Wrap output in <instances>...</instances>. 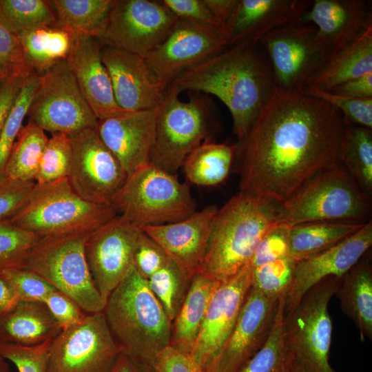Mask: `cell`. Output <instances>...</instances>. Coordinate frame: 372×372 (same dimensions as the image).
<instances>
[{"instance_id":"f6af8a7d","label":"cell","mask_w":372,"mask_h":372,"mask_svg":"<svg viewBox=\"0 0 372 372\" xmlns=\"http://www.w3.org/2000/svg\"><path fill=\"white\" fill-rule=\"evenodd\" d=\"M302 91L338 109L347 123L372 130V98L348 97L315 87H305Z\"/></svg>"},{"instance_id":"91938a15","label":"cell","mask_w":372,"mask_h":372,"mask_svg":"<svg viewBox=\"0 0 372 372\" xmlns=\"http://www.w3.org/2000/svg\"><path fill=\"white\" fill-rule=\"evenodd\" d=\"M16 295L8 282L0 276V320L17 302Z\"/></svg>"},{"instance_id":"e575fe53","label":"cell","mask_w":372,"mask_h":372,"mask_svg":"<svg viewBox=\"0 0 372 372\" xmlns=\"http://www.w3.org/2000/svg\"><path fill=\"white\" fill-rule=\"evenodd\" d=\"M339 161L364 191L372 194V130L347 123Z\"/></svg>"},{"instance_id":"9a60e30c","label":"cell","mask_w":372,"mask_h":372,"mask_svg":"<svg viewBox=\"0 0 372 372\" xmlns=\"http://www.w3.org/2000/svg\"><path fill=\"white\" fill-rule=\"evenodd\" d=\"M72 164L68 180L74 191L91 203L112 206L127 174L99 137L96 128L70 135Z\"/></svg>"},{"instance_id":"6f0895ef","label":"cell","mask_w":372,"mask_h":372,"mask_svg":"<svg viewBox=\"0 0 372 372\" xmlns=\"http://www.w3.org/2000/svg\"><path fill=\"white\" fill-rule=\"evenodd\" d=\"M205 2L216 20L226 28L239 0H205Z\"/></svg>"},{"instance_id":"ee69618b","label":"cell","mask_w":372,"mask_h":372,"mask_svg":"<svg viewBox=\"0 0 372 372\" xmlns=\"http://www.w3.org/2000/svg\"><path fill=\"white\" fill-rule=\"evenodd\" d=\"M37 74L28 65L18 37L0 17V80H24Z\"/></svg>"},{"instance_id":"d6a6232c","label":"cell","mask_w":372,"mask_h":372,"mask_svg":"<svg viewBox=\"0 0 372 372\" xmlns=\"http://www.w3.org/2000/svg\"><path fill=\"white\" fill-rule=\"evenodd\" d=\"M364 224L320 221L293 225L290 229V256L298 262L316 255L349 237Z\"/></svg>"},{"instance_id":"f1b7e54d","label":"cell","mask_w":372,"mask_h":372,"mask_svg":"<svg viewBox=\"0 0 372 372\" xmlns=\"http://www.w3.org/2000/svg\"><path fill=\"white\" fill-rule=\"evenodd\" d=\"M220 282L196 273L173 320L170 344L191 353L200 333L211 296Z\"/></svg>"},{"instance_id":"83f0119b","label":"cell","mask_w":372,"mask_h":372,"mask_svg":"<svg viewBox=\"0 0 372 372\" xmlns=\"http://www.w3.org/2000/svg\"><path fill=\"white\" fill-rule=\"evenodd\" d=\"M364 256L341 278L335 294L341 310L358 329L362 342L372 340V265L371 258Z\"/></svg>"},{"instance_id":"836d02e7","label":"cell","mask_w":372,"mask_h":372,"mask_svg":"<svg viewBox=\"0 0 372 372\" xmlns=\"http://www.w3.org/2000/svg\"><path fill=\"white\" fill-rule=\"evenodd\" d=\"M56 17L53 26L72 34L99 38L103 34L114 0L49 1Z\"/></svg>"},{"instance_id":"94428289","label":"cell","mask_w":372,"mask_h":372,"mask_svg":"<svg viewBox=\"0 0 372 372\" xmlns=\"http://www.w3.org/2000/svg\"><path fill=\"white\" fill-rule=\"evenodd\" d=\"M0 372H12L7 360L0 355Z\"/></svg>"},{"instance_id":"9f6ffc18","label":"cell","mask_w":372,"mask_h":372,"mask_svg":"<svg viewBox=\"0 0 372 372\" xmlns=\"http://www.w3.org/2000/svg\"><path fill=\"white\" fill-rule=\"evenodd\" d=\"M23 80L8 79L0 83V134L9 110Z\"/></svg>"},{"instance_id":"816d5d0a","label":"cell","mask_w":372,"mask_h":372,"mask_svg":"<svg viewBox=\"0 0 372 372\" xmlns=\"http://www.w3.org/2000/svg\"><path fill=\"white\" fill-rule=\"evenodd\" d=\"M43 303L62 330L79 324L87 314L73 300L57 290L50 293Z\"/></svg>"},{"instance_id":"ffe728a7","label":"cell","mask_w":372,"mask_h":372,"mask_svg":"<svg viewBox=\"0 0 372 372\" xmlns=\"http://www.w3.org/2000/svg\"><path fill=\"white\" fill-rule=\"evenodd\" d=\"M101 54L121 109L138 111L157 107L169 84L157 77L144 57L106 44L102 45Z\"/></svg>"},{"instance_id":"c3c4849f","label":"cell","mask_w":372,"mask_h":372,"mask_svg":"<svg viewBox=\"0 0 372 372\" xmlns=\"http://www.w3.org/2000/svg\"><path fill=\"white\" fill-rule=\"evenodd\" d=\"M290 229L279 223L264 236L250 262L253 269L290 255Z\"/></svg>"},{"instance_id":"7a4b0ae2","label":"cell","mask_w":372,"mask_h":372,"mask_svg":"<svg viewBox=\"0 0 372 372\" xmlns=\"http://www.w3.org/2000/svg\"><path fill=\"white\" fill-rule=\"evenodd\" d=\"M170 83L181 92L218 98L231 113L238 140L249 130L275 87L268 56L258 39L229 46L182 72Z\"/></svg>"},{"instance_id":"4fadbf2b","label":"cell","mask_w":372,"mask_h":372,"mask_svg":"<svg viewBox=\"0 0 372 372\" xmlns=\"http://www.w3.org/2000/svg\"><path fill=\"white\" fill-rule=\"evenodd\" d=\"M121 350L104 313H87L53 339L46 372H108Z\"/></svg>"},{"instance_id":"ba28073f","label":"cell","mask_w":372,"mask_h":372,"mask_svg":"<svg viewBox=\"0 0 372 372\" xmlns=\"http://www.w3.org/2000/svg\"><path fill=\"white\" fill-rule=\"evenodd\" d=\"M112 207L140 228L177 222L196 211L189 186L149 163L127 176Z\"/></svg>"},{"instance_id":"5bb4252c","label":"cell","mask_w":372,"mask_h":372,"mask_svg":"<svg viewBox=\"0 0 372 372\" xmlns=\"http://www.w3.org/2000/svg\"><path fill=\"white\" fill-rule=\"evenodd\" d=\"M178 19L162 0H114L98 39L103 44L145 57L164 41Z\"/></svg>"},{"instance_id":"5b68a950","label":"cell","mask_w":372,"mask_h":372,"mask_svg":"<svg viewBox=\"0 0 372 372\" xmlns=\"http://www.w3.org/2000/svg\"><path fill=\"white\" fill-rule=\"evenodd\" d=\"M181 91L169 83L156 108L154 141L149 163L176 175L186 156L215 132L214 104L208 95L188 92L189 99H179Z\"/></svg>"},{"instance_id":"9c48e42d","label":"cell","mask_w":372,"mask_h":372,"mask_svg":"<svg viewBox=\"0 0 372 372\" xmlns=\"http://www.w3.org/2000/svg\"><path fill=\"white\" fill-rule=\"evenodd\" d=\"M89 234L40 238L25 256L23 269L47 280L85 313L102 312L106 300L91 276L85 254Z\"/></svg>"},{"instance_id":"f35d334b","label":"cell","mask_w":372,"mask_h":372,"mask_svg":"<svg viewBox=\"0 0 372 372\" xmlns=\"http://www.w3.org/2000/svg\"><path fill=\"white\" fill-rule=\"evenodd\" d=\"M191 281L171 260L147 279L149 288L172 322L180 309Z\"/></svg>"},{"instance_id":"11a10c76","label":"cell","mask_w":372,"mask_h":372,"mask_svg":"<svg viewBox=\"0 0 372 372\" xmlns=\"http://www.w3.org/2000/svg\"><path fill=\"white\" fill-rule=\"evenodd\" d=\"M331 92L352 98H372V73L344 82Z\"/></svg>"},{"instance_id":"b9f144b4","label":"cell","mask_w":372,"mask_h":372,"mask_svg":"<svg viewBox=\"0 0 372 372\" xmlns=\"http://www.w3.org/2000/svg\"><path fill=\"white\" fill-rule=\"evenodd\" d=\"M297 264L298 261L289 255L253 269L251 287L269 298L285 296Z\"/></svg>"},{"instance_id":"d590c367","label":"cell","mask_w":372,"mask_h":372,"mask_svg":"<svg viewBox=\"0 0 372 372\" xmlns=\"http://www.w3.org/2000/svg\"><path fill=\"white\" fill-rule=\"evenodd\" d=\"M48 139L43 130L28 121L12 147L3 173L15 180L34 181Z\"/></svg>"},{"instance_id":"db71d44e","label":"cell","mask_w":372,"mask_h":372,"mask_svg":"<svg viewBox=\"0 0 372 372\" xmlns=\"http://www.w3.org/2000/svg\"><path fill=\"white\" fill-rule=\"evenodd\" d=\"M178 19L224 27L211 14L205 0H162Z\"/></svg>"},{"instance_id":"f907efd6","label":"cell","mask_w":372,"mask_h":372,"mask_svg":"<svg viewBox=\"0 0 372 372\" xmlns=\"http://www.w3.org/2000/svg\"><path fill=\"white\" fill-rule=\"evenodd\" d=\"M34 184L0 174V220L10 219L23 207Z\"/></svg>"},{"instance_id":"8992f818","label":"cell","mask_w":372,"mask_h":372,"mask_svg":"<svg viewBox=\"0 0 372 372\" xmlns=\"http://www.w3.org/2000/svg\"><path fill=\"white\" fill-rule=\"evenodd\" d=\"M371 198L338 161L279 205V222L290 227L320 221L366 223Z\"/></svg>"},{"instance_id":"bcb514c9","label":"cell","mask_w":372,"mask_h":372,"mask_svg":"<svg viewBox=\"0 0 372 372\" xmlns=\"http://www.w3.org/2000/svg\"><path fill=\"white\" fill-rule=\"evenodd\" d=\"M52 340L31 347L0 341V355L12 362L19 372H46Z\"/></svg>"},{"instance_id":"be15d7a7","label":"cell","mask_w":372,"mask_h":372,"mask_svg":"<svg viewBox=\"0 0 372 372\" xmlns=\"http://www.w3.org/2000/svg\"><path fill=\"white\" fill-rule=\"evenodd\" d=\"M0 83H1V80H0Z\"/></svg>"},{"instance_id":"44dd1931","label":"cell","mask_w":372,"mask_h":372,"mask_svg":"<svg viewBox=\"0 0 372 372\" xmlns=\"http://www.w3.org/2000/svg\"><path fill=\"white\" fill-rule=\"evenodd\" d=\"M300 21L316 28L327 61L372 28V3L369 0H314Z\"/></svg>"},{"instance_id":"277c9868","label":"cell","mask_w":372,"mask_h":372,"mask_svg":"<svg viewBox=\"0 0 372 372\" xmlns=\"http://www.w3.org/2000/svg\"><path fill=\"white\" fill-rule=\"evenodd\" d=\"M121 352L152 366L170 344L172 322L134 265L103 311Z\"/></svg>"},{"instance_id":"1f68e13d","label":"cell","mask_w":372,"mask_h":372,"mask_svg":"<svg viewBox=\"0 0 372 372\" xmlns=\"http://www.w3.org/2000/svg\"><path fill=\"white\" fill-rule=\"evenodd\" d=\"M24 57L37 74H41L68 57L73 34L66 30L45 26L18 35Z\"/></svg>"},{"instance_id":"7dc6e473","label":"cell","mask_w":372,"mask_h":372,"mask_svg":"<svg viewBox=\"0 0 372 372\" xmlns=\"http://www.w3.org/2000/svg\"><path fill=\"white\" fill-rule=\"evenodd\" d=\"M1 276L10 285L18 301L43 302L50 293L56 290L43 278L25 269L8 270Z\"/></svg>"},{"instance_id":"d6986e66","label":"cell","mask_w":372,"mask_h":372,"mask_svg":"<svg viewBox=\"0 0 372 372\" xmlns=\"http://www.w3.org/2000/svg\"><path fill=\"white\" fill-rule=\"evenodd\" d=\"M280 298H269L250 289L234 329L209 372H237L262 347L273 326Z\"/></svg>"},{"instance_id":"d4e9b609","label":"cell","mask_w":372,"mask_h":372,"mask_svg":"<svg viewBox=\"0 0 372 372\" xmlns=\"http://www.w3.org/2000/svg\"><path fill=\"white\" fill-rule=\"evenodd\" d=\"M103 43L94 37L73 34L67 63L98 120L126 112L117 104L111 79L103 63Z\"/></svg>"},{"instance_id":"cb8c5ba5","label":"cell","mask_w":372,"mask_h":372,"mask_svg":"<svg viewBox=\"0 0 372 372\" xmlns=\"http://www.w3.org/2000/svg\"><path fill=\"white\" fill-rule=\"evenodd\" d=\"M218 209L216 205H209L181 220L141 229L192 279L205 256Z\"/></svg>"},{"instance_id":"680465c9","label":"cell","mask_w":372,"mask_h":372,"mask_svg":"<svg viewBox=\"0 0 372 372\" xmlns=\"http://www.w3.org/2000/svg\"><path fill=\"white\" fill-rule=\"evenodd\" d=\"M108 372H155L153 366L121 352Z\"/></svg>"},{"instance_id":"e0dca14e","label":"cell","mask_w":372,"mask_h":372,"mask_svg":"<svg viewBox=\"0 0 372 372\" xmlns=\"http://www.w3.org/2000/svg\"><path fill=\"white\" fill-rule=\"evenodd\" d=\"M141 229L116 215L88 236L85 254L94 284L107 301L133 266Z\"/></svg>"},{"instance_id":"ac0fdd59","label":"cell","mask_w":372,"mask_h":372,"mask_svg":"<svg viewBox=\"0 0 372 372\" xmlns=\"http://www.w3.org/2000/svg\"><path fill=\"white\" fill-rule=\"evenodd\" d=\"M253 268L248 265L220 282L210 299L204 321L191 354L209 372L230 335L251 288Z\"/></svg>"},{"instance_id":"30bf717a","label":"cell","mask_w":372,"mask_h":372,"mask_svg":"<svg viewBox=\"0 0 372 372\" xmlns=\"http://www.w3.org/2000/svg\"><path fill=\"white\" fill-rule=\"evenodd\" d=\"M341 278L327 277L313 285L290 311L284 313L285 341L291 358L306 372H335L329 362L332 322L328 311Z\"/></svg>"},{"instance_id":"e7e4bbea","label":"cell","mask_w":372,"mask_h":372,"mask_svg":"<svg viewBox=\"0 0 372 372\" xmlns=\"http://www.w3.org/2000/svg\"></svg>"},{"instance_id":"4316f807","label":"cell","mask_w":372,"mask_h":372,"mask_svg":"<svg viewBox=\"0 0 372 372\" xmlns=\"http://www.w3.org/2000/svg\"><path fill=\"white\" fill-rule=\"evenodd\" d=\"M61 330L43 302L17 301L0 320V341L35 346L54 339Z\"/></svg>"},{"instance_id":"7402d4cb","label":"cell","mask_w":372,"mask_h":372,"mask_svg":"<svg viewBox=\"0 0 372 372\" xmlns=\"http://www.w3.org/2000/svg\"><path fill=\"white\" fill-rule=\"evenodd\" d=\"M372 245V222L336 245L298 262L291 285L285 296L284 313L291 311L304 293L320 280L342 278Z\"/></svg>"},{"instance_id":"484cf974","label":"cell","mask_w":372,"mask_h":372,"mask_svg":"<svg viewBox=\"0 0 372 372\" xmlns=\"http://www.w3.org/2000/svg\"><path fill=\"white\" fill-rule=\"evenodd\" d=\"M310 0H239L226 24L229 46L258 39L269 32L300 20L308 10Z\"/></svg>"},{"instance_id":"ab89813d","label":"cell","mask_w":372,"mask_h":372,"mask_svg":"<svg viewBox=\"0 0 372 372\" xmlns=\"http://www.w3.org/2000/svg\"><path fill=\"white\" fill-rule=\"evenodd\" d=\"M39 81V74H34L24 79L4 121L0 134V174L12 147L22 128Z\"/></svg>"},{"instance_id":"2e32d148","label":"cell","mask_w":372,"mask_h":372,"mask_svg":"<svg viewBox=\"0 0 372 372\" xmlns=\"http://www.w3.org/2000/svg\"><path fill=\"white\" fill-rule=\"evenodd\" d=\"M229 46L226 28L178 19L164 41L144 58L157 77L169 84Z\"/></svg>"},{"instance_id":"3957f363","label":"cell","mask_w":372,"mask_h":372,"mask_svg":"<svg viewBox=\"0 0 372 372\" xmlns=\"http://www.w3.org/2000/svg\"><path fill=\"white\" fill-rule=\"evenodd\" d=\"M279 203L239 191L218 209L197 273L225 281L250 264L264 236L279 223Z\"/></svg>"},{"instance_id":"681fc988","label":"cell","mask_w":372,"mask_h":372,"mask_svg":"<svg viewBox=\"0 0 372 372\" xmlns=\"http://www.w3.org/2000/svg\"><path fill=\"white\" fill-rule=\"evenodd\" d=\"M169 260L161 246L141 229L133 258V265L138 272L147 280Z\"/></svg>"},{"instance_id":"7c38bea8","label":"cell","mask_w":372,"mask_h":372,"mask_svg":"<svg viewBox=\"0 0 372 372\" xmlns=\"http://www.w3.org/2000/svg\"><path fill=\"white\" fill-rule=\"evenodd\" d=\"M260 41L271 66L275 87L280 90H303L327 61L316 28L300 20L269 32Z\"/></svg>"},{"instance_id":"60d3db41","label":"cell","mask_w":372,"mask_h":372,"mask_svg":"<svg viewBox=\"0 0 372 372\" xmlns=\"http://www.w3.org/2000/svg\"><path fill=\"white\" fill-rule=\"evenodd\" d=\"M72 157L70 135L52 134L44 147L35 183L44 184L68 178L72 167Z\"/></svg>"},{"instance_id":"6125c7cd","label":"cell","mask_w":372,"mask_h":372,"mask_svg":"<svg viewBox=\"0 0 372 372\" xmlns=\"http://www.w3.org/2000/svg\"><path fill=\"white\" fill-rule=\"evenodd\" d=\"M289 372H306L297 362L291 360L289 365Z\"/></svg>"},{"instance_id":"f5cc1de1","label":"cell","mask_w":372,"mask_h":372,"mask_svg":"<svg viewBox=\"0 0 372 372\" xmlns=\"http://www.w3.org/2000/svg\"><path fill=\"white\" fill-rule=\"evenodd\" d=\"M152 366L155 372H205L191 353L171 345L160 351Z\"/></svg>"},{"instance_id":"8fae6325","label":"cell","mask_w":372,"mask_h":372,"mask_svg":"<svg viewBox=\"0 0 372 372\" xmlns=\"http://www.w3.org/2000/svg\"><path fill=\"white\" fill-rule=\"evenodd\" d=\"M27 115L28 121L52 134L72 135L96 128L98 123L66 60L39 74Z\"/></svg>"},{"instance_id":"8d00e7d4","label":"cell","mask_w":372,"mask_h":372,"mask_svg":"<svg viewBox=\"0 0 372 372\" xmlns=\"http://www.w3.org/2000/svg\"><path fill=\"white\" fill-rule=\"evenodd\" d=\"M284 302L285 296L280 298L275 322L265 344L237 372H289L291 358L284 337Z\"/></svg>"},{"instance_id":"603a6c76","label":"cell","mask_w":372,"mask_h":372,"mask_svg":"<svg viewBox=\"0 0 372 372\" xmlns=\"http://www.w3.org/2000/svg\"><path fill=\"white\" fill-rule=\"evenodd\" d=\"M156 109L126 111L98 120L96 131L127 176L149 163L155 137Z\"/></svg>"},{"instance_id":"4dcf8cb0","label":"cell","mask_w":372,"mask_h":372,"mask_svg":"<svg viewBox=\"0 0 372 372\" xmlns=\"http://www.w3.org/2000/svg\"><path fill=\"white\" fill-rule=\"evenodd\" d=\"M234 159L235 144L207 139L186 156L181 167L190 183L212 187L227 178Z\"/></svg>"},{"instance_id":"6da1fadb","label":"cell","mask_w":372,"mask_h":372,"mask_svg":"<svg viewBox=\"0 0 372 372\" xmlns=\"http://www.w3.org/2000/svg\"><path fill=\"white\" fill-rule=\"evenodd\" d=\"M347 122L327 101L274 87L257 118L235 143L240 192L285 202L339 161Z\"/></svg>"},{"instance_id":"7bdbcfd3","label":"cell","mask_w":372,"mask_h":372,"mask_svg":"<svg viewBox=\"0 0 372 372\" xmlns=\"http://www.w3.org/2000/svg\"><path fill=\"white\" fill-rule=\"evenodd\" d=\"M40 238L8 219L0 220V276L8 270L22 269L25 256Z\"/></svg>"},{"instance_id":"52a82bcc","label":"cell","mask_w":372,"mask_h":372,"mask_svg":"<svg viewBox=\"0 0 372 372\" xmlns=\"http://www.w3.org/2000/svg\"><path fill=\"white\" fill-rule=\"evenodd\" d=\"M116 215L110 205L81 198L63 178L35 183L25 204L8 220L43 238L92 233Z\"/></svg>"},{"instance_id":"74e56055","label":"cell","mask_w":372,"mask_h":372,"mask_svg":"<svg viewBox=\"0 0 372 372\" xmlns=\"http://www.w3.org/2000/svg\"><path fill=\"white\" fill-rule=\"evenodd\" d=\"M0 17L17 35L53 26L56 17L49 1L0 0Z\"/></svg>"},{"instance_id":"f546056e","label":"cell","mask_w":372,"mask_h":372,"mask_svg":"<svg viewBox=\"0 0 372 372\" xmlns=\"http://www.w3.org/2000/svg\"><path fill=\"white\" fill-rule=\"evenodd\" d=\"M372 73V28L331 56L306 87L331 91L349 80Z\"/></svg>"}]
</instances>
